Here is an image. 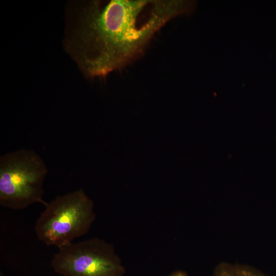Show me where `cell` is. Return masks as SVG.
<instances>
[{
	"label": "cell",
	"mask_w": 276,
	"mask_h": 276,
	"mask_svg": "<svg viewBox=\"0 0 276 276\" xmlns=\"http://www.w3.org/2000/svg\"><path fill=\"white\" fill-rule=\"evenodd\" d=\"M213 276H267L250 265L223 262L217 265Z\"/></svg>",
	"instance_id": "5b68a950"
},
{
	"label": "cell",
	"mask_w": 276,
	"mask_h": 276,
	"mask_svg": "<svg viewBox=\"0 0 276 276\" xmlns=\"http://www.w3.org/2000/svg\"><path fill=\"white\" fill-rule=\"evenodd\" d=\"M186 0L91 1L68 26L66 48L85 75L104 77L134 59L168 21L193 9Z\"/></svg>",
	"instance_id": "6da1fadb"
},
{
	"label": "cell",
	"mask_w": 276,
	"mask_h": 276,
	"mask_svg": "<svg viewBox=\"0 0 276 276\" xmlns=\"http://www.w3.org/2000/svg\"><path fill=\"white\" fill-rule=\"evenodd\" d=\"M48 173L40 156L21 149L0 157V205L13 210L27 208L43 200V185Z\"/></svg>",
	"instance_id": "3957f363"
},
{
	"label": "cell",
	"mask_w": 276,
	"mask_h": 276,
	"mask_svg": "<svg viewBox=\"0 0 276 276\" xmlns=\"http://www.w3.org/2000/svg\"><path fill=\"white\" fill-rule=\"evenodd\" d=\"M168 276H189L188 273L183 270H177L172 272Z\"/></svg>",
	"instance_id": "8992f818"
},
{
	"label": "cell",
	"mask_w": 276,
	"mask_h": 276,
	"mask_svg": "<svg viewBox=\"0 0 276 276\" xmlns=\"http://www.w3.org/2000/svg\"><path fill=\"white\" fill-rule=\"evenodd\" d=\"M0 276H5L2 271H0Z\"/></svg>",
	"instance_id": "52a82bcc"
},
{
	"label": "cell",
	"mask_w": 276,
	"mask_h": 276,
	"mask_svg": "<svg viewBox=\"0 0 276 276\" xmlns=\"http://www.w3.org/2000/svg\"><path fill=\"white\" fill-rule=\"evenodd\" d=\"M44 206L35 233L45 245L58 249L87 233L96 218L94 202L82 189L58 196Z\"/></svg>",
	"instance_id": "7a4b0ae2"
},
{
	"label": "cell",
	"mask_w": 276,
	"mask_h": 276,
	"mask_svg": "<svg viewBox=\"0 0 276 276\" xmlns=\"http://www.w3.org/2000/svg\"><path fill=\"white\" fill-rule=\"evenodd\" d=\"M51 266L62 276H124L126 272L113 245L96 237L59 248Z\"/></svg>",
	"instance_id": "277c9868"
}]
</instances>
